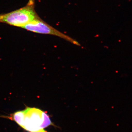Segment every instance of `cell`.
Segmentation results:
<instances>
[{"label":"cell","mask_w":132,"mask_h":132,"mask_svg":"<svg viewBox=\"0 0 132 132\" xmlns=\"http://www.w3.org/2000/svg\"><path fill=\"white\" fill-rule=\"evenodd\" d=\"M9 118L29 132H48L45 128L53 125L45 112L35 108H27L14 113Z\"/></svg>","instance_id":"1"},{"label":"cell","mask_w":132,"mask_h":132,"mask_svg":"<svg viewBox=\"0 0 132 132\" xmlns=\"http://www.w3.org/2000/svg\"><path fill=\"white\" fill-rule=\"evenodd\" d=\"M35 6V0H29L24 7L10 13L0 14V22L22 28L30 22L40 18L36 12Z\"/></svg>","instance_id":"2"},{"label":"cell","mask_w":132,"mask_h":132,"mask_svg":"<svg viewBox=\"0 0 132 132\" xmlns=\"http://www.w3.org/2000/svg\"><path fill=\"white\" fill-rule=\"evenodd\" d=\"M22 28L33 32L55 36L67 40L74 45L77 46L80 45L78 42L50 26L43 20L40 17L30 22Z\"/></svg>","instance_id":"3"}]
</instances>
